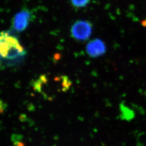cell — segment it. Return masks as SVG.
I'll return each instance as SVG.
<instances>
[{
    "label": "cell",
    "instance_id": "cell-1",
    "mask_svg": "<svg viewBox=\"0 0 146 146\" xmlns=\"http://www.w3.org/2000/svg\"><path fill=\"white\" fill-rule=\"evenodd\" d=\"M24 48L15 35L10 31H3L0 33V56L3 59L10 61L12 65L20 62L25 56Z\"/></svg>",
    "mask_w": 146,
    "mask_h": 146
},
{
    "label": "cell",
    "instance_id": "cell-2",
    "mask_svg": "<svg viewBox=\"0 0 146 146\" xmlns=\"http://www.w3.org/2000/svg\"><path fill=\"white\" fill-rule=\"evenodd\" d=\"M93 26L90 21L86 20H78L71 28V35L73 38L79 41H85L91 36Z\"/></svg>",
    "mask_w": 146,
    "mask_h": 146
},
{
    "label": "cell",
    "instance_id": "cell-3",
    "mask_svg": "<svg viewBox=\"0 0 146 146\" xmlns=\"http://www.w3.org/2000/svg\"><path fill=\"white\" fill-rule=\"evenodd\" d=\"M86 51L91 58H99L106 53V46L102 39L95 38L88 43L86 46Z\"/></svg>",
    "mask_w": 146,
    "mask_h": 146
},
{
    "label": "cell",
    "instance_id": "cell-4",
    "mask_svg": "<svg viewBox=\"0 0 146 146\" xmlns=\"http://www.w3.org/2000/svg\"><path fill=\"white\" fill-rule=\"evenodd\" d=\"M31 19L30 12L27 10H23L16 14L13 18V28L18 32L24 31L28 26Z\"/></svg>",
    "mask_w": 146,
    "mask_h": 146
},
{
    "label": "cell",
    "instance_id": "cell-5",
    "mask_svg": "<svg viewBox=\"0 0 146 146\" xmlns=\"http://www.w3.org/2000/svg\"><path fill=\"white\" fill-rule=\"evenodd\" d=\"M90 0H71V3L74 7L81 8L86 7L88 4Z\"/></svg>",
    "mask_w": 146,
    "mask_h": 146
},
{
    "label": "cell",
    "instance_id": "cell-6",
    "mask_svg": "<svg viewBox=\"0 0 146 146\" xmlns=\"http://www.w3.org/2000/svg\"><path fill=\"white\" fill-rule=\"evenodd\" d=\"M7 107L6 104L3 100L0 99V113H3Z\"/></svg>",
    "mask_w": 146,
    "mask_h": 146
},
{
    "label": "cell",
    "instance_id": "cell-7",
    "mask_svg": "<svg viewBox=\"0 0 146 146\" xmlns=\"http://www.w3.org/2000/svg\"><path fill=\"white\" fill-rule=\"evenodd\" d=\"M13 146H25L24 142L20 139H13Z\"/></svg>",
    "mask_w": 146,
    "mask_h": 146
}]
</instances>
